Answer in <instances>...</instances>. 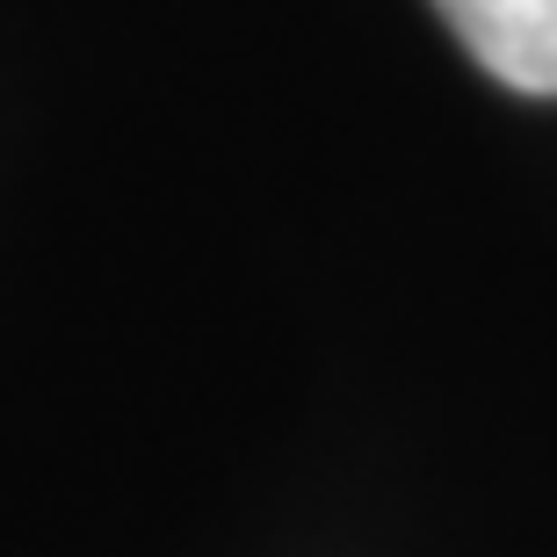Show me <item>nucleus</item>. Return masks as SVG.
I'll return each instance as SVG.
<instances>
[{
  "label": "nucleus",
  "instance_id": "nucleus-1",
  "mask_svg": "<svg viewBox=\"0 0 557 557\" xmlns=\"http://www.w3.org/2000/svg\"><path fill=\"white\" fill-rule=\"evenodd\" d=\"M493 81L521 95H557V0H434Z\"/></svg>",
  "mask_w": 557,
  "mask_h": 557
}]
</instances>
